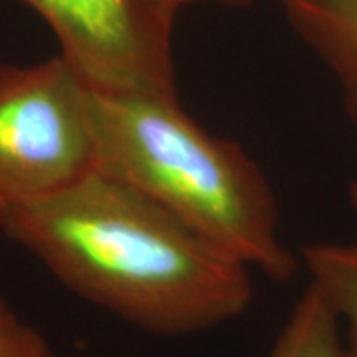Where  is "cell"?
<instances>
[{"instance_id": "6da1fadb", "label": "cell", "mask_w": 357, "mask_h": 357, "mask_svg": "<svg viewBox=\"0 0 357 357\" xmlns=\"http://www.w3.org/2000/svg\"><path fill=\"white\" fill-rule=\"evenodd\" d=\"M0 230L68 290L155 335L225 326L255 300L250 268L98 169L50 197L0 204Z\"/></svg>"}, {"instance_id": "7a4b0ae2", "label": "cell", "mask_w": 357, "mask_h": 357, "mask_svg": "<svg viewBox=\"0 0 357 357\" xmlns=\"http://www.w3.org/2000/svg\"><path fill=\"white\" fill-rule=\"evenodd\" d=\"M96 169L119 178L250 270L290 280L296 256L262 169L236 141L185 114L177 96L93 89Z\"/></svg>"}, {"instance_id": "3957f363", "label": "cell", "mask_w": 357, "mask_h": 357, "mask_svg": "<svg viewBox=\"0 0 357 357\" xmlns=\"http://www.w3.org/2000/svg\"><path fill=\"white\" fill-rule=\"evenodd\" d=\"M91 100L60 54L0 64V204L50 197L96 169Z\"/></svg>"}, {"instance_id": "277c9868", "label": "cell", "mask_w": 357, "mask_h": 357, "mask_svg": "<svg viewBox=\"0 0 357 357\" xmlns=\"http://www.w3.org/2000/svg\"><path fill=\"white\" fill-rule=\"evenodd\" d=\"M38 14L58 54L107 93L177 96L173 24L147 0H20Z\"/></svg>"}, {"instance_id": "5b68a950", "label": "cell", "mask_w": 357, "mask_h": 357, "mask_svg": "<svg viewBox=\"0 0 357 357\" xmlns=\"http://www.w3.org/2000/svg\"><path fill=\"white\" fill-rule=\"evenodd\" d=\"M298 36L330 70L357 128V0H278Z\"/></svg>"}, {"instance_id": "8992f818", "label": "cell", "mask_w": 357, "mask_h": 357, "mask_svg": "<svg viewBox=\"0 0 357 357\" xmlns=\"http://www.w3.org/2000/svg\"><path fill=\"white\" fill-rule=\"evenodd\" d=\"M302 262L340 318L345 357H357V243L307 244Z\"/></svg>"}, {"instance_id": "52a82bcc", "label": "cell", "mask_w": 357, "mask_h": 357, "mask_svg": "<svg viewBox=\"0 0 357 357\" xmlns=\"http://www.w3.org/2000/svg\"><path fill=\"white\" fill-rule=\"evenodd\" d=\"M266 357H345L340 318L312 282L296 300Z\"/></svg>"}, {"instance_id": "ba28073f", "label": "cell", "mask_w": 357, "mask_h": 357, "mask_svg": "<svg viewBox=\"0 0 357 357\" xmlns=\"http://www.w3.org/2000/svg\"><path fill=\"white\" fill-rule=\"evenodd\" d=\"M0 357H54L48 340L0 296Z\"/></svg>"}, {"instance_id": "9c48e42d", "label": "cell", "mask_w": 357, "mask_h": 357, "mask_svg": "<svg viewBox=\"0 0 357 357\" xmlns=\"http://www.w3.org/2000/svg\"><path fill=\"white\" fill-rule=\"evenodd\" d=\"M195 2H203V0H147L149 6H153L157 13L163 14L169 20H175L178 10H183L185 6L195 4Z\"/></svg>"}, {"instance_id": "30bf717a", "label": "cell", "mask_w": 357, "mask_h": 357, "mask_svg": "<svg viewBox=\"0 0 357 357\" xmlns=\"http://www.w3.org/2000/svg\"><path fill=\"white\" fill-rule=\"evenodd\" d=\"M349 203L354 206V211L357 213V177L351 181V185H349Z\"/></svg>"}]
</instances>
